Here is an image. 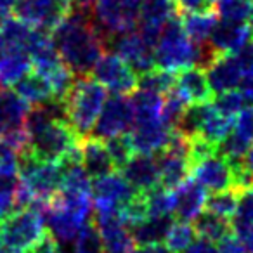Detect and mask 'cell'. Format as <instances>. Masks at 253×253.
<instances>
[{"label":"cell","instance_id":"obj_1","mask_svg":"<svg viewBox=\"0 0 253 253\" xmlns=\"http://www.w3.org/2000/svg\"><path fill=\"white\" fill-rule=\"evenodd\" d=\"M50 37L63 63L77 77L92 73L106 50V40L92 18L78 12H68Z\"/></svg>","mask_w":253,"mask_h":253},{"label":"cell","instance_id":"obj_2","mask_svg":"<svg viewBox=\"0 0 253 253\" xmlns=\"http://www.w3.org/2000/svg\"><path fill=\"white\" fill-rule=\"evenodd\" d=\"M63 102L66 122L82 139L88 137L106 102V88L88 75L77 77Z\"/></svg>","mask_w":253,"mask_h":253},{"label":"cell","instance_id":"obj_3","mask_svg":"<svg viewBox=\"0 0 253 253\" xmlns=\"http://www.w3.org/2000/svg\"><path fill=\"white\" fill-rule=\"evenodd\" d=\"M30 151L42 162L59 163L82 144V137L66 120L43 123L30 134Z\"/></svg>","mask_w":253,"mask_h":253},{"label":"cell","instance_id":"obj_4","mask_svg":"<svg viewBox=\"0 0 253 253\" xmlns=\"http://www.w3.org/2000/svg\"><path fill=\"white\" fill-rule=\"evenodd\" d=\"M18 173L32 191L33 201H50L59 193L63 184L61 163L42 162L30 149L18 156Z\"/></svg>","mask_w":253,"mask_h":253},{"label":"cell","instance_id":"obj_5","mask_svg":"<svg viewBox=\"0 0 253 253\" xmlns=\"http://www.w3.org/2000/svg\"><path fill=\"white\" fill-rule=\"evenodd\" d=\"M43 220V213L33 207L12 211L0 224V241L12 253H23L42 238L45 232Z\"/></svg>","mask_w":253,"mask_h":253},{"label":"cell","instance_id":"obj_6","mask_svg":"<svg viewBox=\"0 0 253 253\" xmlns=\"http://www.w3.org/2000/svg\"><path fill=\"white\" fill-rule=\"evenodd\" d=\"M141 7L142 0H97L94 19L106 42L116 35L134 32L139 25Z\"/></svg>","mask_w":253,"mask_h":253},{"label":"cell","instance_id":"obj_7","mask_svg":"<svg viewBox=\"0 0 253 253\" xmlns=\"http://www.w3.org/2000/svg\"><path fill=\"white\" fill-rule=\"evenodd\" d=\"M134 106L132 99L128 95L113 94L109 99H106L102 111L92 128V137L109 141L118 135L128 134L134 126Z\"/></svg>","mask_w":253,"mask_h":253},{"label":"cell","instance_id":"obj_8","mask_svg":"<svg viewBox=\"0 0 253 253\" xmlns=\"http://www.w3.org/2000/svg\"><path fill=\"white\" fill-rule=\"evenodd\" d=\"M92 78L113 94L128 95L139 88V75L122 57L106 52L92 70Z\"/></svg>","mask_w":253,"mask_h":253},{"label":"cell","instance_id":"obj_9","mask_svg":"<svg viewBox=\"0 0 253 253\" xmlns=\"http://www.w3.org/2000/svg\"><path fill=\"white\" fill-rule=\"evenodd\" d=\"M111 47L118 57H122L135 73L141 75L155 70V47H151L139 32H126L113 37Z\"/></svg>","mask_w":253,"mask_h":253},{"label":"cell","instance_id":"obj_10","mask_svg":"<svg viewBox=\"0 0 253 253\" xmlns=\"http://www.w3.org/2000/svg\"><path fill=\"white\" fill-rule=\"evenodd\" d=\"M135 191L118 172H113L92 182V201L95 211H118L120 208L132 200Z\"/></svg>","mask_w":253,"mask_h":253},{"label":"cell","instance_id":"obj_11","mask_svg":"<svg viewBox=\"0 0 253 253\" xmlns=\"http://www.w3.org/2000/svg\"><path fill=\"white\" fill-rule=\"evenodd\" d=\"M253 144V106L245 108L234 120L231 134L217 148V153L222 155L231 165L243 163L248 149Z\"/></svg>","mask_w":253,"mask_h":253},{"label":"cell","instance_id":"obj_12","mask_svg":"<svg viewBox=\"0 0 253 253\" xmlns=\"http://www.w3.org/2000/svg\"><path fill=\"white\" fill-rule=\"evenodd\" d=\"M191 177L203 187L205 191H225L234 187V169L222 155H215L205 158L198 165L193 167Z\"/></svg>","mask_w":253,"mask_h":253},{"label":"cell","instance_id":"obj_13","mask_svg":"<svg viewBox=\"0 0 253 253\" xmlns=\"http://www.w3.org/2000/svg\"><path fill=\"white\" fill-rule=\"evenodd\" d=\"M95 225L106 253H135V241L126 231L118 211H95Z\"/></svg>","mask_w":253,"mask_h":253},{"label":"cell","instance_id":"obj_14","mask_svg":"<svg viewBox=\"0 0 253 253\" xmlns=\"http://www.w3.org/2000/svg\"><path fill=\"white\" fill-rule=\"evenodd\" d=\"M172 130L169 125L160 122L149 123H135L132 130L128 132V137L134 146L135 155H158L169 144Z\"/></svg>","mask_w":253,"mask_h":253},{"label":"cell","instance_id":"obj_15","mask_svg":"<svg viewBox=\"0 0 253 253\" xmlns=\"http://www.w3.org/2000/svg\"><path fill=\"white\" fill-rule=\"evenodd\" d=\"M175 90L187 104H211L213 90L203 68L191 66L175 73Z\"/></svg>","mask_w":253,"mask_h":253},{"label":"cell","instance_id":"obj_16","mask_svg":"<svg viewBox=\"0 0 253 253\" xmlns=\"http://www.w3.org/2000/svg\"><path fill=\"white\" fill-rule=\"evenodd\" d=\"M252 40L253 32L250 25L218 19L208 42L217 54H236Z\"/></svg>","mask_w":253,"mask_h":253},{"label":"cell","instance_id":"obj_17","mask_svg":"<svg viewBox=\"0 0 253 253\" xmlns=\"http://www.w3.org/2000/svg\"><path fill=\"white\" fill-rule=\"evenodd\" d=\"M122 175L139 194H148L160 186L158 163L153 155H134L122 170Z\"/></svg>","mask_w":253,"mask_h":253},{"label":"cell","instance_id":"obj_18","mask_svg":"<svg viewBox=\"0 0 253 253\" xmlns=\"http://www.w3.org/2000/svg\"><path fill=\"white\" fill-rule=\"evenodd\" d=\"M208 84L213 94L234 90L243 80V70L238 63L236 54H218L217 59L207 68Z\"/></svg>","mask_w":253,"mask_h":253},{"label":"cell","instance_id":"obj_19","mask_svg":"<svg viewBox=\"0 0 253 253\" xmlns=\"http://www.w3.org/2000/svg\"><path fill=\"white\" fill-rule=\"evenodd\" d=\"M82 165H84L87 175L92 180L101 179L104 175L116 172L115 163L111 160L106 142L95 137H84L82 139Z\"/></svg>","mask_w":253,"mask_h":253},{"label":"cell","instance_id":"obj_20","mask_svg":"<svg viewBox=\"0 0 253 253\" xmlns=\"http://www.w3.org/2000/svg\"><path fill=\"white\" fill-rule=\"evenodd\" d=\"M175 207L173 215L180 222H191L203 211V207L207 205V191L200 186L194 179H187L182 186H179L175 191Z\"/></svg>","mask_w":253,"mask_h":253},{"label":"cell","instance_id":"obj_21","mask_svg":"<svg viewBox=\"0 0 253 253\" xmlns=\"http://www.w3.org/2000/svg\"><path fill=\"white\" fill-rule=\"evenodd\" d=\"M33 35H35V28L18 18L5 16L0 21V50L28 54Z\"/></svg>","mask_w":253,"mask_h":253},{"label":"cell","instance_id":"obj_22","mask_svg":"<svg viewBox=\"0 0 253 253\" xmlns=\"http://www.w3.org/2000/svg\"><path fill=\"white\" fill-rule=\"evenodd\" d=\"M158 163L160 173V186L163 189L175 191L179 186H182L191 175V163L184 156L170 155V153H158L155 156Z\"/></svg>","mask_w":253,"mask_h":253},{"label":"cell","instance_id":"obj_23","mask_svg":"<svg viewBox=\"0 0 253 253\" xmlns=\"http://www.w3.org/2000/svg\"><path fill=\"white\" fill-rule=\"evenodd\" d=\"M33 70L32 57L26 52L0 50V88H11Z\"/></svg>","mask_w":253,"mask_h":253},{"label":"cell","instance_id":"obj_24","mask_svg":"<svg viewBox=\"0 0 253 253\" xmlns=\"http://www.w3.org/2000/svg\"><path fill=\"white\" fill-rule=\"evenodd\" d=\"M172 215L165 217H149L142 224L132 227V238L137 246H151V245H163L169 234L170 227L173 225Z\"/></svg>","mask_w":253,"mask_h":253},{"label":"cell","instance_id":"obj_25","mask_svg":"<svg viewBox=\"0 0 253 253\" xmlns=\"http://www.w3.org/2000/svg\"><path fill=\"white\" fill-rule=\"evenodd\" d=\"M12 88L30 106H39L50 101V99H56L54 97V90L49 82H47V78L35 73L33 70L28 75H25Z\"/></svg>","mask_w":253,"mask_h":253},{"label":"cell","instance_id":"obj_26","mask_svg":"<svg viewBox=\"0 0 253 253\" xmlns=\"http://www.w3.org/2000/svg\"><path fill=\"white\" fill-rule=\"evenodd\" d=\"M180 23L186 35L194 43H207L210 35L218 23V16L215 11L207 12H180Z\"/></svg>","mask_w":253,"mask_h":253},{"label":"cell","instance_id":"obj_27","mask_svg":"<svg viewBox=\"0 0 253 253\" xmlns=\"http://www.w3.org/2000/svg\"><path fill=\"white\" fill-rule=\"evenodd\" d=\"M134 106V125L135 123H149L162 120L163 95L148 90H135L130 95Z\"/></svg>","mask_w":253,"mask_h":253},{"label":"cell","instance_id":"obj_28","mask_svg":"<svg viewBox=\"0 0 253 253\" xmlns=\"http://www.w3.org/2000/svg\"><path fill=\"white\" fill-rule=\"evenodd\" d=\"M234 120L236 118L218 113L211 104L207 113V118L203 122V126H201L200 137H203L205 141L210 142L215 148H218L225 141V137L231 134L232 126H234Z\"/></svg>","mask_w":253,"mask_h":253},{"label":"cell","instance_id":"obj_29","mask_svg":"<svg viewBox=\"0 0 253 253\" xmlns=\"http://www.w3.org/2000/svg\"><path fill=\"white\" fill-rule=\"evenodd\" d=\"M196 236L201 239H207V241L217 243L222 238L232 232L231 220L220 217V215H215L211 211H201L196 218H194L193 224Z\"/></svg>","mask_w":253,"mask_h":253},{"label":"cell","instance_id":"obj_30","mask_svg":"<svg viewBox=\"0 0 253 253\" xmlns=\"http://www.w3.org/2000/svg\"><path fill=\"white\" fill-rule=\"evenodd\" d=\"M231 225L239 239L246 238L253 231V186L243 189L239 194L238 208H236Z\"/></svg>","mask_w":253,"mask_h":253},{"label":"cell","instance_id":"obj_31","mask_svg":"<svg viewBox=\"0 0 253 253\" xmlns=\"http://www.w3.org/2000/svg\"><path fill=\"white\" fill-rule=\"evenodd\" d=\"M210 106L211 104H189L186 109H184L180 120L177 122L175 130H179L180 134L187 139L198 137Z\"/></svg>","mask_w":253,"mask_h":253},{"label":"cell","instance_id":"obj_32","mask_svg":"<svg viewBox=\"0 0 253 253\" xmlns=\"http://www.w3.org/2000/svg\"><path fill=\"white\" fill-rule=\"evenodd\" d=\"M243 189H238V187H231V189L225 191H218V193H213L207 198V205L205 207L208 208V211L215 215H220V217L231 220L236 213V208H238V200L239 194H241Z\"/></svg>","mask_w":253,"mask_h":253},{"label":"cell","instance_id":"obj_33","mask_svg":"<svg viewBox=\"0 0 253 253\" xmlns=\"http://www.w3.org/2000/svg\"><path fill=\"white\" fill-rule=\"evenodd\" d=\"M218 19L245 23L253 9V0H211Z\"/></svg>","mask_w":253,"mask_h":253},{"label":"cell","instance_id":"obj_34","mask_svg":"<svg viewBox=\"0 0 253 253\" xmlns=\"http://www.w3.org/2000/svg\"><path fill=\"white\" fill-rule=\"evenodd\" d=\"M173 88H175V73H170V71L155 68V70L139 77L137 90H148L160 95H165L170 90H173Z\"/></svg>","mask_w":253,"mask_h":253},{"label":"cell","instance_id":"obj_35","mask_svg":"<svg viewBox=\"0 0 253 253\" xmlns=\"http://www.w3.org/2000/svg\"><path fill=\"white\" fill-rule=\"evenodd\" d=\"M196 241V231L189 222H173L165 238V248L170 253H182Z\"/></svg>","mask_w":253,"mask_h":253},{"label":"cell","instance_id":"obj_36","mask_svg":"<svg viewBox=\"0 0 253 253\" xmlns=\"http://www.w3.org/2000/svg\"><path fill=\"white\" fill-rule=\"evenodd\" d=\"M146 200H148L149 217L173 215V207H175V194H173V191L163 189L162 186H158L146 194Z\"/></svg>","mask_w":253,"mask_h":253},{"label":"cell","instance_id":"obj_37","mask_svg":"<svg viewBox=\"0 0 253 253\" xmlns=\"http://www.w3.org/2000/svg\"><path fill=\"white\" fill-rule=\"evenodd\" d=\"M106 148H108L109 155H111L116 172L123 170V167L130 162L135 155L134 146H132V141H130V137H128V134L118 135V137H113V139H109V141H106Z\"/></svg>","mask_w":253,"mask_h":253},{"label":"cell","instance_id":"obj_38","mask_svg":"<svg viewBox=\"0 0 253 253\" xmlns=\"http://www.w3.org/2000/svg\"><path fill=\"white\" fill-rule=\"evenodd\" d=\"M75 253H106L102 238L95 224L88 222L75 239Z\"/></svg>","mask_w":253,"mask_h":253},{"label":"cell","instance_id":"obj_39","mask_svg":"<svg viewBox=\"0 0 253 253\" xmlns=\"http://www.w3.org/2000/svg\"><path fill=\"white\" fill-rule=\"evenodd\" d=\"M19 186L18 175H0V217L4 218L16 211V191Z\"/></svg>","mask_w":253,"mask_h":253},{"label":"cell","instance_id":"obj_40","mask_svg":"<svg viewBox=\"0 0 253 253\" xmlns=\"http://www.w3.org/2000/svg\"><path fill=\"white\" fill-rule=\"evenodd\" d=\"M213 108L222 115L236 118L245 109V99H243L241 92L229 90L224 94H217V97L213 99Z\"/></svg>","mask_w":253,"mask_h":253},{"label":"cell","instance_id":"obj_41","mask_svg":"<svg viewBox=\"0 0 253 253\" xmlns=\"http://www.w3.org/2000/svg\"><path fill=\"white\" fill-rule=\"evenodd\" d=\"M0 175H18V153L0 139Z\"/></svg>","mask_w":253,"mask_h":253},{"label":"cell","instance_id":"obj_42","mask_svg":"<svg viewBox=\"0 0 253 253\" xmlns=\"http://www.w3.org/2000/svg\"><path fill=\"white\" fill-rule=\"evenodd\" d=\"M28 253H59L57 239L54 238V234L50 231H45L42 234V238L28 250Z\"/></svg>","mask_w":253,"mask_h":253},{"label":"cell","instance_id":"obj_43","mask_svg":"<svg viewBox=\"0 0 253 253\" xmlns=\"http://www.w3.org/2000/svg\"><path fill=\"white\" fill-rule=\"evenodd\" d=\"M177 9L180 12H207L213 11V2L211 0H175Z\"/></svg>","mask_w":253,"mask_h":253},{"label":"cell","instance_id":"obj_44","mask_svg":"<svg viewBox=\"0 0 253 253\" xmlns=\"http://www.w3.org/2000/svg\"><path fill=\"white\" fill-rule=\"evenodd\" d=\"M236 57L243 70V77H253V40L246 43L241 50H238Z\"/></svg>","mask_w":253,"mask_h":253},{"label":"cell","instance_id":"obj_45","mask_svg":"<svg viewBox=\"0 0 253 253\" xmlns=\"http://www.w3.org/2000/svg\"><path fill=\"white\" fill-rule=\"evenodd\" d=\"M218 252L220 253H246L243 241L234 234V231L229 232L225 238L218 241Z\"/></svg>","mask_w":253,"mask_h":253},{"label":"cell","instance_id":"obj_46","mask_svg":"<svg viewBox=\"0 0 253 253\" xmlns=\"http://www.w3.org/2000/svg\"><path fill=\"white\" fill-rule=\"evenodd\" d=\"M97 0H70V9L68 12H78L84 16H94V9Z\"/></svg>","mask_w":253,"mask_h":253},{"label":"cell","instance_id":"obj_47","mask_svg":"<svg viewBox=\"0 0 253 253\" xmlns=\"http://www.w3.org/2000/svg\"><path fill=\"white\" fill-rule=\"evenodd\" d=\"M182 253H220L218 248L213 245L211 241H207V239H196L193 245L187 250H184Z\"/></svg>","mask_w":253,"mask_h":253},{"label":"cell","instance_id":"obj_48","mask_svg":"<svg viewBox=\"0 0 253 253\" xmlns=\"http://www.w3.org/2000/svg\"><path fill=\"white\" fill-rule=\"evenodd\" d=\"M239 92H241L245 102L253 106V77H243L241 84H239Z\"/></svg>","mask_w":253,"mask_h":253},{"label":"cell","instance_id":"obj_49","mask_svg":"<svg viewBox=\"0 0 253 253\" xmlns=\"http://www.w3.org/2000/svg\"><path fill=\"white\" fill-rule=\"evenodd\" d=\"M135 253H170L165 245H151V246H139Z\"/></svg>","mask_w":253,"mask_h":253},{"label":"cell","instance_id":"obj_50","mask_svg":"<svg viewBox=\"0 0 253 253\" xmlns=\"http://www.w3.org/2000/svg\"><path fill=\"white\" fill-rule=\"evenodd\" d=\"M19 4V0H0V16L5 18L9 11H14V7Z\"/></svg>","mask_w":253,"mask_h":253},{"label":"cell","instance_id":"obj_51","mask_svg":"<svg viewBox=\"0 0 253 253\" xmlns=\"http://www.w3.org/2000/svg\"><path fill=\"white\" fill-rule=\"evenodd\" d=\"M241 241H243V245H245L246 253H253V231L250 232L246 238H243Z\"/></svg>","mask_w":253,"mask_h":253},{"label":"cell","instance_id":"obj_52","mask_svg":"<svg viewBox=\"0 0 253 253\" xmlns=\"http://www.w3.org/2000/svg\"><path fill=\"white\" fill-rule=\"evenodd\" d=\"M42 2H47V4H52V5H59L63 9H70V0H42Z\"/></svg>","mask_w":253,"mask_h":253},{"label":"cell","instance_id":"obj_53","mask_svg":"<svg viewBox=\"0 0 253 253\" xmlns=\"http://www.w3.org/2000/svg\"><path fill=\"white\" fill-rule=\"evenodd\" d=\"M250 28L253 32V9H252V14H250Z\"/></svg>","mask_w":253,"mask_h":253},{"label":"cell","instance_id":"obj_54","mask_svg":"<svg viewBox=\"0 0 253 253\" xmlns=\"http://www.w3.org/2000/svg\"><path fill=\"white\" fill-rule=\"evenodd\" d=\"M2 220H4V218H2V217H0V224H2Z\"/></svg>","mask_w":253,"mask_h":253},{"label":"cell","instance_id":"obj_55","mask_svg":"<svg viewBox=\"0 0 253 253\" xmlns=\"http://www.w3.org/2000/svg\"><path fill=\"white\" fill-rule=\"evenodd\" d=\"M0 21H2V16H0Z\"/></svg>","mask_w":253,"mask_h":253}]
</instances>
